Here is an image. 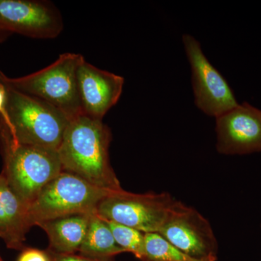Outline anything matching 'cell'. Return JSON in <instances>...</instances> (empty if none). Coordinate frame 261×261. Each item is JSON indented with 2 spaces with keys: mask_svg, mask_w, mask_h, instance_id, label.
Masks as SVG:
<instances>
[{
  "mask_svg": "<svg viewBox=\"0 0 261 261\" xmlns=\"http://www.w3.org/2000/svg\"><path fill=\"white\" fill-rule=\"evenodd\" d=\"M111 192L62 171L42 189L29 206L32 226L71 215L97 212L99 202Z\"/></svg>",
  "mask_w": 261,
  "mask_h": 261,
  "instance_id": "5",
  "label": "cell"
},
{
  "mask_svg": "<svg viewBox=\"0 0 261 261\" xmlns=\"http://www.w3.org/2000/svg\"><path fill=\"white\" fill-rule=\"evenodd\" d=\"M145 261H199L189 256L159 233H145Z\"/></svg>",
  "mask_w": 261,
  "mask_h": 261,
  "instance_id": "15",
  "label": "cell"
},
{
  "mask_svg": "<svg viewBox=\"0 0 261 261\" xmlns=\"http://www.w3.org/2000/svg\"><path fill=\"white\" fill-rule=\"evenodd\" d=\"M77 80L82 115L102 120L119 100L124 79L99 69L84 59L79 67Z\"/></svg>",
  "mask_w": 261,
  "mask_h": 261,
  "instance_id": "11",
  "label": "cell"
},
{
  "mask_svg": "<svg viewBox=\"0 0 261 261\" xmlns=\"http://www.w3.org/2000/svg\"><path fill=\"white\" fill-rule=\"evenodd\" d=\"M104 220L112 231L113 238L118 246L125 252H130L141 261H145V233L129 226Z\"/></svg>",
  "mask_w": 261,
  "mask_h": 261,
  "instance_id": "16",
  "label": "cell"
},
{
  "mask_svg": "<svg viewBox=\"0 0 261 261\" xmlns=\"http://www.w3.org/2000/svg\"><path fill=\"white\" fill-rule=\"evenodd\" d=\"M32 227L29 206L19 198L0 173V239L8 248L23 250L25 235Z\"/></svg>",
  "mask_w": 261,
  "mask_h": 261,
  "instance_id": "12",
  "label": "cell"
},
{
  "mask_svg": "<svg viewBox=\"0 0 261 261\" xmlns=\"http://www.w3.org/2000/svg\"><path fill=\"white\" fill-rule=\"evenodd\" d=\"M216 118L217 150L224 154L261 152V111L247 102Z\"/></svg>",
  "mask_w": 261,
  "mask_h": 261,
  "instance_id": "10",
  "label": "cell"
},
{
  "mask_svg": "<svg viewBox=\"0 0 261 261\" xmlns=\"http://www.w3.org/2000/svg\"><path fill=\"white\" fill-rule=\"evenodd\" d=\"M0 118L3 121H6L8 113L6 110V90L4 86L0 84Z\"/></svg>",
  "mask_w": 261,
  "mask_h": 261,
  "instance_id": "19",
  "label": "cell"
},
{
  "mask_svg": "<svg viewBox=\"0 0 261 261\" xmlns=\"http://www.w3.org/2000/svg\"><path fill=\"white\" fill-rule=\"evenodd\" d=\"M51 261H113L112 260H99L92 257L84 256L80 254H58L49 251Z\"/></svg>",
  "mask_w": 261,
  "mask_h": 261,
  "instance_id": "18",
  "label": "cell"
},
{
  "mask_svg": "<svg viewBox=\"0 0 261 261\" xmlns=\"http://www.w3.org/2000/svg\"><path fill=\"white\" fill-rule=\"evenodd\" d=\"M192 69V87L197 107L208 116L219 117L238 106L232 89L221 73L207 59L199 42L183 36Z\"/></svg>",
  "mask_w": 261,
  "mask_h": 261,
  "instance_id": "8",
  "label": "cell"
},
{
  "mask_svg": "<svg viewBox=\"0 0 261 261\" xmlns=\"http://www.w3.org/2000/svg\"><path fill=\"white\" fill-rule=\"evenodd\" d=\"M78 252L92 258L111 260L125 251L116 243L106 221L96 212L91 215L87 234Z\"/></svg>",
  "mask_w": 261,
  "mask_h": 261,
  "instance_id": "14",
  "label": "cell"
},
{
  "mask_svg": "<svg viewBox=\"0 0 261 261\" xmlns=\"http://www.w3.org/2000/svg\"><path fill=\"white\" fill-rule=\"evenodd\" d=\"M2 174L13 192L30 206L46 185L63 171L58 151L23 145L11 138L0 122Z\"/></svg>",
  "mask_w": 261,
  "mask_h": 261,
  "instance_id": "3",
  "label": "cell"
},
{
  "mask_svg": "<svg viewBox=\"0 0 261 261\" xmlns=\"http://www.w3.org/2000/svg\"><path fill=\"white\" fill-rule=\"evenodd\" d=\"M199 261H216L218 243L209 221L195 208L176 200L159 232Z\"/></svg>",
  "mask_w": 261,
  "mask_h": 261,
  "instance_id": "7",
  "label": "cell"
},
{
  "mask_svg": "<svg viewBox=\"0 0 261 261\" xmlns=\"http://www.w3.org/2000/svg\"><path fill=\"white\" fill-rule=\"evenodd\" d=\"M92 214L71 215L38 224L49 238L47 250L58 254L79 252L87 234Z\"/></svg>",
  "mask_w": 261,
  "mask_h": 261,
  "instance_id": "13",
  "label": "cell"
},
{
  "mask_svg": "<svg viewBox=\"0 0 261 261\" xmlns=\"http://www.w3.org/2000/svg\"><path fill=\"white\" fill-rule=\"evenodd\" d=\"M84 59L80 54L64 53L49 66L18 78L0 70V84L48 103L72 121L82 115L77 73Z\"/></svg>",
  "mask_w": 261,
  "mask_h": 261,
  "instance_id": "4",
  "label": "cell"
},
{
  "mask_svg": "<svg viewBox=\"0 0 261 261\" xmlns=\"http://www.w3.org/2000/svg\"><path fill=\"white\" fill-rule=\"evenodd\" d=\"M0 29L34 39H54L63 29L59 10L47 1L0 0Z\"/></svg>",
  "mask_w": 261,
  "mask_h": 261,
  "instance_id": "9",
  "label": "cell"
},
{
  "mask_svg": "<svg viewBox=\"0 0 261 261\" xmlns=\"http://www.w3.org/2000/svg\"><path fill=\"white\" fill-rule=\"evenodd\" d=\"M175 202L168 193L135 194L122 189L104 197L97 214L145 233L159 232Z\"/></svg>",
  "mask_w": 261,
  "mask_h": 261,
  "instance_id": "6",
  "label": "cell"
},
{
  "mask_svg": "<svg viewBox=\"0 0 261 261\" xmlns=\"http://www.w3.org/2000/svg\"><path fill=\"white\" fill-rule=\"evenodd\" d=\"M9 35V33L5 32L3 29H0V43L3 42Z\"/></svg>",
  "mask_w": 261,
  "mask_h": 261,
  "instance_id": "20",
  "label": "cell"
},
{
  "mask_svg": "<svg viewBox=\"0 0 261 261\" xmlns=\"http://www.w3.org/2000/svg\"><path fill=\"white\" fill-rule=\"evenodd\" d=\"M4 87L8 118H0V122L11 138L23 145L58 151L69 118L38 98Z\"/></svg>",
  "mask_w": 261,
  "mask_h": 261,
  "instance_id": "2",
  "label": "cell"
},
{
  "mask_svg": "<svg viewBox=\"0 0 261 261\" xmlns=\"http://www.w3.org/2000/svg\"><path fill=\"white\" fill-rule=\"evenodd\" d=\"M111 139L102 120L84 115L72 120L58 149L62 169L103 190H122L110 162Z\"/></svg>",
  "mask_w": 261,
  "mask_h": 261,
  "instance_id": "1",
  "label": "cell"
},
{
  "mask_svg": "<svg viewBox=\"0 0 261 261\" xmlns=\"http://www.w3.org/2000/svg\"><path fill=\"white\" fill-rule=\"evenodd\" d=\"M0 261H4L3 260V258H2L1 256H0Z\"/></svg>",
  "mask_w": 261,
  "mask_h": 261,
  "instance_id": "21",
  "label": "cell"
},
{
  "mask_svg": "<svg viewBox=\"0 0 261 261\" xmlns=\"http://www.w3.org/2000/svg\"><path fill=\"white\" fill-rule=\"evenodd\" d=\"M17 261H51L49 252L39 249L25 247L21 250Z\"/></svg>",
  "mask_w": 261,
  "mask_h": 261,
  "instance_id": "17",
  "label": "cell"
}]
</instances>
